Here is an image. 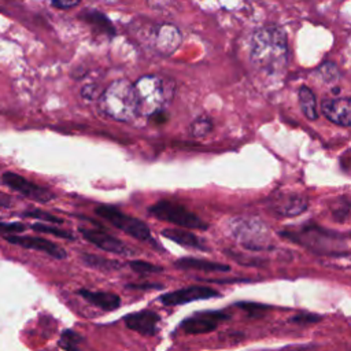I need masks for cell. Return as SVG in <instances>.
Returning a JSON list of instances; mask_svg holds the SVG:
<instances>
[{
    "mask_svg": "<svg viewBox=\"0 0 351 351\" xmlns=\"http://www.w3.org/2000/svg\"><path fill=\"white\" fill-rule=\"evenodd\" d=\"M81 261L93 269L97 270H103V271H112V270H118L121 269V262L118 261H112L108 258H103L99 255H93V254H84L81 255Z\"/></svg>",
    "mask_w": 351,
    "mask_h": 351,
    "instance_id": "7402d4cb",
    "label": "cell"
},
{
    "mask_svg": "<svg viewBox=\"0 0 351 351\" xmlns=\"http://www.w3.org/2000/svg\"><path fill=\"white\" fill-rule=\"evenodd\" d=\"M95 211L99 217L108 221L111 225L128 233L129 236L141 241H152L151 230L141 219L130 217L114 206H99Z\"/></svg>",
    "mask_w": 351,
    "mask_h": 351,
    "instance_id": "8992f818",
    "label": "cell"
},
{
    "mask_svg": "<svg viewBox=\"0 0 351 351\" xmlns=\"http://www.w3.org/2000/svg\"><path fill=\"white\" fill-rule=\"evenodd\" d=\"M81 234L84 239H86L89 243L95 244L103 251L107 252H114V254H128L129 248L117 237L112 234L101 230V229H86L81 228L80 229Z\"/></svg>",
    "mask_w": 351,
    "mask_h": 351,
    "instance_id": "5bb4252c",
    "label": "cell"
},
{
    "mask_svg": "<svg viewBox=\"0 0 351 351\" xmlns=\"http://www.w3.org/2000/svg\"><path fill=\"white\" fill-rule=\"evenodd\" d=\"M140 115L149 117L173 97V82L159 75H143L134 82Z\"/></svg>",
    "mask_w": 351,
    "mask_h": 351,
    "instance_id": "277c9868",
    "label": "cell"
},
{
    "mask_svg": "<svg viewBox=\"0 0 351 351\" xmlns=\"http://www.w3.org/2000/svg\"><path fill=\"white\" fill-rule=\"evenodd\" d=\"M104 90V89H103ZM103 90L100 89V86L97 84H86L82 86L81 89V96L86 100V101H92L93 99H100Z\"/></svg>",
    "mask_w": 351,
    "mask_h": 351,
    "instance_id": "f1b7e54d",
    "label": "cell"
},
{
    "mask_svg": "<svg viewBox=\"0 0 351 351\" xmlns=\"http://www.w3.org/2000/svg\"><path fill=\"white\" fill-rule=\"evenodd\" d=\"M239 306H240V308L248 311L250 315H258V313H263L265 310L269 308L267 306L258 304V303H251V302H243V303H239Z\"/></svg>",
    "mask_w": 351,
    "mask_h": 351,
    "instance_id": "1f68e13d",
    "label": "cell"
},
{
    "mask_svg": "<svg viewBox=\"0 0 351 351\" xmlns=\"http://www.w3.org/2000/svg\"><path fill=\"white\" fill-rule=\"evenodd\" d=\"M148 118H149V121L154 125L160 126V125H163V123H166L169 121V114H167V111L165 108H160V110H156L155 112H152Z\"/></svg>",
    "mask_w": 351,
    "mask_h": 351,
    "instance_id": "d6a6232c",
    "label": "cell"
},
{
    "mask_svg": "<svg viewBox=\"0 0 351 351\" xmlns=\"http://www.w3.org/2000/svg\"><path fill=\"white\" fill-rule=\"evenodd\" d=\"M162 285L159 284H130L129 288H136V289H148V288H160Z\"/></svg>",
    "mask_w": 351,
    "mask_h": 351,
    "instance_id": "d590c367",
    "label": "cell"
},
{
    "mask_svg": "<svg viewBox=\"0 0 351 351\" xmlns=\"http://www.w3.org/2000/svg\"><path fill=\"white\" fill-rule=\"evenodd\" d=\"M81 343H82V337L77 332L71 329H66L60 336L59 346L66 351H80Z\"/></svg>",
    "mask_w": 351,
    "mask_h": 351,
    "instance_id": "cb8c5ba5",
    "label": "cell"
},
{
    "mask_svg": "<svg viewBox=\"0 0 351 351\" xmlns=\"http://www.w3.org/2000/svg\"><path fill=\"white\" fill-rule=\"evenodd\" d=\"M211 130H213V121L206 115L197 117L191 123V128H189V132H191L192 137H196V138L206 137Z\"/></svg>",
    "mask_w": 351,
    "mask_h": 351,
    "instance_id": "603a6c76",
    "label": "cell"
},
{
    "mask_svg": "<svg viewBox=\"0 0 351 351\" xmlns=\"http://www.w3.org/2000/svg\"><path fill=\"white\" fill-rule=\"evenodd\" d=\"M1 178H3V182L7 186H10L11 189L16 191L22 196H25L27 199H32L34 202L47 203V202H51L56 197L55 193L51 189H48L45 186H41L38 184H34V182L26 180L25 177H22L21 174H16L14 171H5L1 176Z\"/></svg>",
    "mask_w": 351,
    "mask_h": 351,
    "instance_id": "52a82bcc",
    "label": "cell"
},
{
    "mask_svg": "<svg viewBox=\"0 0 351 351\" xmlns=\"http://www.w3.org/2000/svg\"><path fill=\"white\" fill-rule=\"evenodd\" d=\"M321 319L319 315L317 314H299L296 317L292 318L293 322L299 324V325H308V324H314V322H318Z\"/></svg>",
    "mask_w": 351,
    "mask_h": 351,
    "instance_id": "836d02e7",
    "label": "cell"
},
{
    "mask_svg": "<svg viewBox=\"0 0 351 351\" xmlns=\"http://www.w3.org/2000/svg\"><path fill=\"white\" fill-rule=\"evenodd\" d=\"M182 36L180 29L173 23L158 25L151 36V44L156 53L162 56L173 55L181 45Z\"/></svg>",
    "mask_w": 351,
    "mask_h": 351,
    "instance_id": "ba28073f",
    "label": "cell"
},
{
    "mask_svg": "<svg viewBox=\"0 0 351 351\" xmlns=\"http://www.w3.org/2000/svg\"><path fill=\"white\" fill-rule=\"evenodd\" d=\"M25 217H29V218H34V219H41V221H45V222H51V223H62L63 219L47 213V211H43V210H32V211H26L23 214Z\"/></svg>",
    "mask_w": 351,
    "mask_h": 351,
    "instance_id": "83f0119b",
    "label": "cell"
},
{
    "mask_svg": "<svg viewBox=\"0 0 351 351\" xmlns=\"http://www.w3.org/2000/svg\"><path fill=\"white\" fill-rule=\"evenodd\" d=\"M78 293L88 300L89 303L107 310L112 311L117 310L121 306V298L111 292H103V291H90V289H80Z\"/></svg>",
    "mask_w": 351,
    "mask_h": 351,
    "instance_id": "e0dca14e",
    "label": "cell"
},
{
    "mask_svg": "<svg viewBox=\"0 0 351 351\" xmlns=\"http://www.w3.org/2000/svg\"><path fill=\"white\" fill-rule=\"evenodd\" d=\"M130 269L136 273L140 274H147V273H159L163 270V267L149 263V262H144V261H132L130 262Z\"/></svg>",
    "mask_w": 351,
    "mask_h": 351,
    "instance_id": "484cf974",
    "label": "cell"
},
{
    "mask_svg": "<svg viewBox=\"0 0 351 351\" xmlns=\"http://www.w3.org/2000/svg\"><path fill=\"white\" fill-rule=\"evenodd\" d=\"M82 0H52V4L60 10H69L78 5Z\"/></svg>",
    "mask_w": 351,
    "mask_h": 351,
    "instance_id": "e575fe53",
    "label": "cell"
},
{
    "mask_svg": "<svg viewBox=\"0 0 351 351\" xmlns=\"http://www.w3.org/2000/svg\"><path fill=\"white\" fill-rule=\"evenodd\" d=\"M251 62L266 74L280 73L288 63V44L284 30L276 25L256 29L251 37Z\"/></svg>",
    "mask_w": 351,
    "mask_h": 351,
    "instance_id": "6da1fadb",
    "label": "cell"
},
{
    "mask_svg": "<svg viewBox=\"0 0 351 351\" xmlns=\"http://www.w3.org/2000/svg\"><path fill=\"white\" fill-rule=\"evenodd\" d=\"M318 73L319 75L326 81V82H333V81H337L339 78V70L337 67L330 63V62H326L324 63L319 69H318Z\"/></svg>",
    "mask_w": 351,
    "mask_h": 351,
    "instance_id": "4316f807",
    "label": "cell"
},
{
    "mask_svg": "<svg viewBox=\"0 0 351 351\" xmlns=\"http://www.w3.org/2000/svg\"><path fill=\"white\" fill-rule=\"evenodd\" d=\"M321 111L330 122L340 126H351V99L350 97L325 99L321 103Z\"/></svg>",
    "mask_w": 351,
    "mask_h": 351,
    "instance_id": "4fadbf2b",
    "label": "cell"
},
{
    "mask_svg": "<svg viewBox=\"0 0 351 351\" xmlns=\"http://www.w3.org/2000/svg\"><path fill=\"white\" fill-rule=\"evenodd\" d=\"M159 315L152 310H141L125 317V324L129 329L144 336H152L158 330Z\"/></svg>",
    "mask_w": 351,
    "mask_h": 351,
    "instance_id": "9a60e30c",
    "label": "cell"
},
{
    "mask_svg": "<svg viewBox=\"0 0 351 351\" xmlns=\"http://www.w3.org/2000/svg\"><path fill=\"white\" fill-rule=\"evenodd\" d=\"M151 215L155 218L174 223L177 226L185 228V229H200L204 230L208 228V225L197 217L195 213L186 210L184 206L170 202V200H159L155 204H152L149 208Z\"/></svg>",
    "mask_w": 351,
    "mask_h": 351,
    "instance_id": "5b68a950",
    "label": "cell"
},
{
    "mask_svg": "<svg viewBox=\"0 0 351 351\" xmlns=\"http://www.w3.org/2000/svg\"><path fill=\"white\" fill-rule=\"evenodd\" d=\"M219 296V292H217L214 288L204 287V285H191L186 288H181L169 293H165L160 296V302L166 306H177V304H185L195 300H204Z\"/></svg>",
    "mask_w": 351,
    "mask_h": 351,
    "instance_id": "30bf717a",
    "label": "cell"
},
{
    "mask_svg": "<svg viewBox=\"0 0 351 351\" xmlns=\"http://www.w3.org/2000/svg\"><path fill=\"white\" fill-rule=\"evenodd\" d=\"M229 315L225 311H200L181 322V329L189 335H202L213 332Z\"/></svg>",
    "mask_w": 351,
    "mask_h": 351,
    "instance_id": "9c48e42d",
    "label": "cell"
},
{
    "mask_svg": "<svg viewBox=\"0 0 351 351\" xmlns=\"http://www.w3.org/2000/svg\"><path fill=\"white\" fill-rule=\"evenodd\" d=\"M25 230V225L21 222H1L0 221V233L8 236V234H16Z\"/></svg>",
    "mask_w": 351,
    "mask_h": 351,
    "instance_id": "f546056e",
    "label": "cell"
},
{
    "mask_svg": "<svg viewBox=\"0 0 351 351\" xmlns=\"http://www.w3.org/2000/svg\"><path fill=\"white\" fill-rule=\"evenodd\" d=\"M265 230V229H263ZM262 230V225H255L254 222L241 221L236 228V236L240 239V243L251 250H263L266 248V233Z\"/></svg>",
    "mask_w": 351,
    "mask_h": 351,
    "instance_id": "2e32d148",
    "label": "cell"
},
{
    "mask_svg": "<svg viewBox=\"0 0 351 351\" xmlns=\"http://www.w3.org/2000/svg\"><path fill=\"white\" fill-rule=\"evenodd\" d=\"M308 206L307 197L299 193H281L273 197L270 202V208L273 213L281 217H295L303 213Z\"/></svg>",
    "mask_w": 351,
    "mask_h": 351,
    "instance_id": "7c38bea8",
    "label": "cell"
},
{
    "mask_svg": "<svg viewBox=\"0 0 351 351\" xmlns=\"http://www.w3.org/2000/svg\"><path fill=\"white\" fill-rule=\"evenodd\" d=\"M176 266L184 270H200V271H229L230 267L225 263L211 262L207 259L199 258H181L176 261Z\"/></svg>",
    "mask_w": 351,
    "mask_h": 351,
    "instance_id": "ac0fdd59",
    "label": "cell"
},
{
    "mask_svg": "<svg viewBox=\"0 0 351 351\" xmlns=\"http://www.w3.org/2000/svg\"><path fill=\"white\" fill-rule=\"evenodd\" d=\"M32 229L36 230V232H41V233H48V234H53L56 237H60V239H67V240H73L74 236L73 233H70L69 230H63V229H59L56 226H52V225H44V223H33L32 225Z\"/></svg>",
    "mask_w": 351,
    "mask_h": 351,
    "instance_id": "d4e9b609",
    "label": "cell"
},
{
    "mask_svg": "<svg viewBox=\"0 0 351 351\" xmlns=\"http://www.w3.org/2000/svg\"><path fill=\"white\" fill-rule=\"evenodd\" d=\"M5 241L23 247V248H29V250H34V251H40L44 254H48L52 258L56 259H64L66 258V251L58 245L53 241H49L47 239L43 237H33V236H16V234H8L4 236Z\"/></svg>",
    "mask_w": 351,
    "mask_h": 351,
    "instance_id": "8fae6325",
    "label": "cell"
},
{
    "mask_svg": "<svg viewBox=\"0 0 351 351\" xmlns=\"http://www.w3.org/2000/svg\"><path fill=\"white\" fill-rule=\"evenodd\" d=\"M99 110L103 115L118 122H130L140 115L134 84L128 80H115L101 93Z\"/></svg>",
    "mask_w": 351,
    "mask_h": 351,
    "instance_id": "7a4b0ae2",
    "label": "cell"
},
{
    "mask_svg": "<svg viewBox=\"0 0 351 351\" xmlns=\"http://www.w3.org/2000/svg\"><path fill=\"white\" fill-rule=\"evenodd\" d=\"M82 18L88 22V23H90L92 26H95V27H97L99 30H101L104 34H107V36H110V37H112L117 32H115V27L112 26V23H111V21L104 15V14H101V12H99V11H86L84 15H82Z\"/></svg>",
    "mask_w": 351,
    "mask_h": 351,
    "instance_id": "44dd1931",
    "label": "cell"
},
{
    "mask_svg": "<svg viewBox=\"0 0 351 351\" xmlns=\"http://www.w3.org/2000/svg\"><path fill=\"white\" fill-rule=\"evenodd\" d=\"M10 203H11L10 196H7V195H4V193H1V192H0V207L10 206Z\"/></svg>",
    "mask_w": 351,
    "mask_h": 351,
    "instance_id": "8d00e7d4",
    "label": "cell"
},
{
    "mask_svg": "<svg viewBox=\"0 0 351 351\" xmlns=\"http://www.w3.org/2000/svg\"><path fill=\"white\" fill-rule=\"evenodd\" d=\"M147 4L155 11H167L171 7H176L177 0H147Z\"/></svg>",
    "mask_w": 351,
    "mask_h": 351,
    "instance_id": "4dcf8cb0",
    "label": "cell"
},
{
    "mask_svg": "<svg viewBox=\"0 0 351 351\" xmlns=\"http://www.w3.org/2000/svg\"><path fill=\"white\" fill-rule=\"evenodd\" d=\"M162 236L177 243L181 244L184 247H189V248H196V250H204V244L203 241L193 234L189 230L185 229H163L162 230Z\"/></svg>",
    "mask_w": 351,
    "mask_h": 351,
    "instance_id": "d6986e66",
    "label": "cell"
},
{
    "mask_svg": "<svg viewBox=\"0 0 351 351\" xmlns=\"http://www.w3.org/2000/svg\"><path fill=\"white\" fill-rule=\"evenodd\" d=\"M281 236L317 254L340 255L348 250V239L317 225H306L295 230H282Z\"/></svg>",
    "mask_w": 351,
    "mask_h": 351,
    "instance_id": "3957f363",
    "label": "cell"
},
{
    "mask_svg": "<svg viewBox=\"0 0 351 351\" xmlns=\"http://www.w3.org/2000/svg\"><path fill=\"white\" fill-rule=\"evenodd\" d=\"M298 97H299V104L303 115L310 121L317 119L318 108H317V100L313 90L307 86H300L298 90Z\"/></svg>",
    "mask_w": 351,
    "mask_h": 351,
    "instance_id": "ffe728a7",
    "label": "cell"
}]
</instances>
